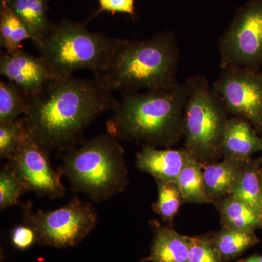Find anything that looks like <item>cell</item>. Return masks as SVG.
<instances>
[{"instance_id": "obj_1", "label": "cell", "mask_w": 262, "mask_h": 262, "mask_svg": "<svg viewBox=\"0 0 262 262\" xmlns=\"http://www.w3.org/2000/svg\"><path fill=\"white\" fill-rule=\"evenodd\" d=\"M113 90L95 77L73 75L50 81L30 98L20 119L31 137L50 155L76 147L84 130L96 117L113 110L117 100Z\"/></svg>"}, {"instance_id": "obj_2", "label": "cell", "mask_w": 262, "mask_h": 262, "mask_svg": "<svg viewBox=\"0 0 262 262\" xmlns=\"http://www.w3.org/2000/svg\"><path fill=\"white\" fill-rule=\"evenodd\" d=\"M186 95L185 83L144 93L123 92L106 122V130L118 140L168 149L184 136Z\"/></svg>"}, {"instance_id": "obj_3", "label": "cell", "mask_w": 262, "mask_h": 262, "mask_svg": "<svg viewBox=\"0 0 262 262\" xmlns=\"http://www.w3.org/2000/svg\"><path fill=\"white\" fill-rule=\"evenodd\" d=\"M179 49L172 32L146 40L121 39L103 70L94 75L113 91L168 89L178 83Z\"/></svg>"}, {"instance_id": "obj_4", "label": "cell", "mask_w": 262, "mask_h": 262, "mask_svg": "<svg viewBox=\"0 0 262 262\" xmlns=\"http://www.w3.org/2000/svg\"><path fill=\"white\" fill-rule=\"evenodd\" d=\"M62 160L58 170L68 179L72 190L96 203L123 192L128 184L125 150L108 133L65 151Z\"/></svg>"}, {"instance_id": "obj_5", "label": "cell", "mask_w": 262, "mask_h": 262, "mask_svg": "<svg viewBox=\"0 0 262 262\" xmlns=\"http://www.w3.org/2000/svg\"><path fill=\"white\" fill-rule=\"evenodd\" d=\"M120 40L89 32L80 24L62 21L51 26L37 48L53 77L62 78L83 70L98 75Z\"/></svg>"}, {"instance_id": "obj_6", "label": "cell", "mask_w": 262, "mask_h": 262, "mask_svg": "<svg viewBox=\"0 0 262 262\" xmlns=\"http://www.w3.org/2000/svg\"><path fill=\"white\" fill-rule=\"evenodd\" d=\"M185 84V149L200 163H211L222 155V139L228 120L226 110L203 76H193Z\"/></svg>"}, {"instance_id": "obj_7", "label": "cell", "mask_w": 262, "mask_h": 262, "mask_svg": "<svg viewBox=\"0 0 262 262\" xmlns=\"http://www.w3.org/2000/svg\"><path fill=\"white\" fill-rule=\"evenodd\" d=\"M22 207V221L34 229L37 243L42 246L74 247L85 239L98 223L94 207L77 196L54 211L39 210L33 213L31 202Z\"/></svg>"}, {"instance_id": "obj_8", "label": "cell", "mask_w": 262, "mask_h": 262, "mask_svg": "<svg viewBox=\"0 0 262 262\" xmlns=\"http://www.w3.org/2000/svg\"><path fill=\"white\" fill-rule=\"evenodd\" d=\"M220 66L252 69L262 61V0H250L239 8L219 39Z\"/></svg>"}, {"instance_id": "obj_9", "label": "cell", "mask_w": 262, "mask_h": 262, "mask_svg": "<svg viewBox=\"0 0 262 262\" xmlns=\"http://www.w3.org/2000/svg\"><path fill=\"white\" fill-rule=\"evenodd\" d=\"M213 90L227 111L262 127V76L254 70H223Z\"/></svg>"}, {"instance_id": "obj_10", "label": "cell", "mask_w": 262, "mask_h": 262, "mask_svg": "<svg viewBox=\"0 0 262 262\" xmlns=\"http://www.w3.org/2000/svg\"><path fill=\"white\" fill-rule=\"evenodd\" d=\"M8 162L29 192L35 193L39 198L48 196L51 199L65 195L67 189L61 182V173L54 170L49 154L28 133Z\"/></svg>"}, {"instance_id": "obj_11", "label": "cell", "mask_w": 262, "mask_h": 262, "mask_svg": "<svg viewBox=\"0 0 262 262\" xmlns=\"http://www.w3.org/2000/svg\"><path fill=\"white\" fill-rule=\"evenodd\" d=\"M0 73L30 98L54 79L42 56H34L23 49L12 53H2Z\"/></svg>"}, {"instance_id": "obj_12", "label": "cell", "mask_w": 262, "mask_h": 262, "mask_svg": "<svg viewBox=\"0 0 262 262\" xmlns=\"http://www.w3.org/2000/svg\"><path fill=\"white\" fill-rule=\"evenodd\" d=\"M194 160L187 149H159L144 146L136 155V165L155 180L176 183L182 170Z\"/></svg>"}, {"instance_id": "obj_13", "label": "cell", "mask_w": 262, "mask_h": 262, "mask_svg": "<svg viewBox=\"0 0 262 262\" xmlns=\"http://www.w3.org/2000/svg\"><path fill=\"white\" fill-rule=\"evenodd\" d=\"M153 242L149 257L144 261L187 262L192 237L182 235L157 220L149 221Z\"/></svg>"}, {"instance_id": "obj_14", "label": "cell", "mask_w": 262, "mask_h": 262, "mask_svg": "<svg viewBox=\"0 0 262 262\" xmlns=\"http://www.w3.org/2000/svg\"><path fill=\"white\" fill-rule=\"evenodd\" d=\"M260 149L262 141L248 120L243 117L228 119L221 149L224 159L246 161Z\"/></svg>"}, {"instance_id": "obj_15", "label": "cell", "mask_w": 262, "mask_h": 262, "mask_svg": "<svg viewBox=\"0 0 262 262\" xmlns=\"http://www.w3.org/2000/svg\"><path fill=\"white\" fill-rule=\"evenodd\" d=\"M247 161L224 159L203 164L205 187L213 204L232 194Z\"/></svg>"}, {"instance_id": "obj_16", "label": "cell", "mask_w": 262, "mask_h": 262, "mask_svg": "<svg viewBox=\"0 0 262 262\" xmlns=\"http://www.w3.org/2000/svg\"><path fill=\"white\" fill-rule=\"evenodd\" d=\"M220 214L222 227L253 231L262 225V214L232 194L214 203Z\"/></svg>"}, {"instance_id": "obj_17", "label": "cell", "mask_w": 262, "mask_h": 262, "mask_svg": "<svg viewBox=\"0 0 262 262\" xmlns=\"http://www.w3.org/2000/svg\"><path fill=\"white\" fill-rule=\"evenodd\" d=\"M13 13L27 26L32 41L39 46L52 24L46 16V0H6Z\"/></svg>"}, {"instance_id": "obj_18", "label": "cell", "mask_w": 262, "mask_h": 262, "mask_svg": "<svg viewBox=\"0 0 262 262\" xmlns=\"http://www.w3.org/2000/svg\"><path fill=\"white\" fill-rule=\"evenodd\" d=\"M212 237L222 261L235 259L250 247L258 242L253 231L223 227Z\"/></svg>"}, {"instance_id": "obj_19", "label": "cell", "mask_w": 262, "mask_h": 262, "mask_svg": "<svg viewBox=\"0 0 262 262\" xmlns=\"http://www.w3.org/2000/svg\"><path fill=\"white\" fill-rule=\"evenodd\" d=\"M32 36L27 26L13 13L6 0H2L0 18V44L7 53L22 49V42Z\"/></svg>"}, {"instance_id": "obj_20", "label": "cell", "mask_w": 262, "mask_h": 262, "mask_svg": "<svg viewBox=\"0 0 262 262\" xmlns=\"http://www.w3.org/2000/svg\"><path fill=\"white\" fill-rule=\"evenodd\" d=\"M183 203H213L207 194L203 174V164L192 160L179 176L177 182Z\"/></svg>"}, {"instance_id": "obj_21", "label": "cell", "mask_w": 262, "mask_h": 262, "mask_svg": "<svg viewBox=\"0 0 262 262\" xmlns=\"http://www.w3.org/2000/svg\"><path fill=\"white\" fill-rule=\"evenodd\" d=\"M30 97L10 81L0 82V125L16 121L25 115Z\"/></svg>"}, {"instance_id": "obj_22", "label": "cell", "mask_w": 262, "mask_h": 262, "mask_svg": "<svg viewBox=\"0 0 262 262\" xmlns=\"http://www.w3.org/2000/svg\"><path fill=\"white\" fill-rule=\"evenodd\" d=\"M232 194L262 214L261 174L255 167L250 165L248 161Z\"/></svg>"}, {"instance_id": "obj_23", "label": "cell", "mask_w": 262, "mask_h": 262, "mask_svg": "<svg viewBox=\"0 0 262 262\" xmlns=\"http://www.w3.org/2000/svg\"><path fill=\"white\" fill-rule=\"evenodd\" d=\"M155 181L158 185V199L153 203V211L164 222L173 225L174 219L183 203L180 191L176 183Z\"/></svg>"}, {"instance_id": "obj_24", "label": "cell", "mask_w": 262, "mask_h": 262, "mask_svg": "<svg viewBox=\"0 0 262 262\" xmlns=\"http://www.w3.org/2000/svg\"><path fill=\"white\" fill-rule=\"evenodd\" d=\"M28 189L24 185L14 170L7 163L0 171V209L1 211L10 207L23 204L20 198Z\"/></svg>"}, {"instance_id": "obj_25", "label": "cell", "mask_w": 262, "mask_h": 262, "mask_svg": "<svg viewBox=\"0 0 262 262\" xmlns=\"http://www.w3.org/2000/svg\"><path fill=\"white\" fill-rule=\"evenodd\" d=\"M26 131L20 119L0 125V158L9 160L18 150Z\"/></svg>"}, {"instance_id": "obj_26", "label": "cell", "mask_w": 262, "mask_h": 262, "mask_svg": "<svg viewBox=\"0 0 262 262\" xmlns=\"http://www.w3.org/2000/svg\"><path fill=\"white\" fill-rule=\"evenodd\" d=\"M187 262H224L212 237H192Z\"/></svg>"}, {"instance_id": "obj_27", "label": "cell", "mask_w": 262, "mask_h": 262, "mask_svg": "<svg viewBox=\"0 0 262 262\" xmlns=\"http://www.w3.org/2000/svg\"><path fill=\"white\" fill-rule=\"evenodd\" d=\"M11 242L19 250H26L37 243V236L32 226L22 221L11 232Z\"/></svg>"}, {"instance_id": "obj_28", "label": "cell", "mask_w": 262, "mask_h": 262, "mask_svg": "<svg viewBox=\"0 0 262 262\" xmlns=\"http://www.w3.org/2000/svg\"><path fill=\"white\" fill-rule=\"evenodd\" d=\"M101 10L134 15V0H99Z\"/></svg>"}, {"instance_id": "obj_29", "label": "cell", "mask_w": 262, "mask_h": 262, "mask_svg": "<svg viewBox=\"0 0 262 262\" xmlns=\"http://www.w3.org/2000/svg\"><path fill=\"white\" fill-rule=\"evenodd\" d=\"M238 262H262V256L261 255H253L251 257L241 260Z\"/></svg>"}, {"instance_id": "obj_30", "label": "cell", "mask_w": 262, "mask_h": 262, "mask_svg": "<svg viewBox=\"0 0 262 262\" xmlns=\"http://www.w3.org/2000/svg\"><path fill=\"white\" fill-rule=\"evenodd\" d=\"M261 189H262V173H261Z\"/></svg>"}]
</instances>
